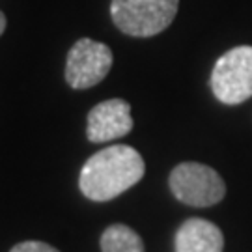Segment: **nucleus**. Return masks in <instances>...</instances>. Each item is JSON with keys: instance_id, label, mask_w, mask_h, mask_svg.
I'll return each mask as SVG.
<instances>
[{"instance_id": "nucleus-2", "label": "nucleus", "mask_w": 252, "mask_h": 252, "mask_svg": "<svg viewBox=\"0 0 252 252\" xmlns=\"http://www.w3.org/2000/svg\"><path fill=\"white\" fill-rule=\"evenodd\" d=\"M180 0H112L110 15L124 34L152 37L170 27Z\"/></svg>"}, {"instance_id": "nucleus-4", "label": "nucleus", "mask_w": 252, "mask_h": 252, "mask_svg": "<svg viewBox=\"0 0 252 252\" xmlns=\"http://www.w3.org/2000/svg\"><path fill=\"white\" fill-rule=\"evenodd\" d=\"M211 90L226 105H237L252 97V47H235L217 60Z\"/></svg>"}, {"instance_id": "nucleus-5", "label": "nucleus", "mask_w": 252, "mask_h": 252, "mask_svg": "<svg viewBox=\"0 0 252 252\" xmlns=\"http://www.w3.org/2000/svg\"><path fill=\"white\" fill-rule=\"evenodd\" d=\"M112 67L110 47L90 37H82L67 54L65 81L75 90H86L95 86L108 75Z\"/></svg>"}, {"instance_id": "nucleus-6", "label": "nucleus", "mask_w": 252, "mask_h": 252, "mask_svg": "<svg viewBox=\"0 0 252 252\" xmlns=\"http://www.w3.org/2000/svg\"><path fill=\"white\" fill-rule=\"evenodd\" d=\"M133 129V116L131 105L124 99H108L90 110L88 114V127L86 135L94 144L116 140L131 133Z\"/></svg>"}, {"instance_id": "nucleus-9", "label": "nucleus", "mask_w": 252, "mask_h": 252, "mask_svg": "<svg viewBox=\"0 0 252 252\" xmlns=\"http://www.w3.org/2000/svg\"><path fill=\"white\" fill-rule=\"evenodd\" d=\"M9 252H60V251H56L54 247L41 243V241H25V243L15 245Z\"/></svg>"}, {"instance_id": "nucleus-8", "label": "nucleus", "mask_w": 252, "mask_h": 252, "mask_svg": "<svg viewBox=\"0 0 252 252\" xmlns=\"http://www.w3.org/2000/svg\"><path fill=\"white\" fill-rule=\"evenodd\" d=\"M101 252H144V241L133 228L112 224L101 235Z\"/></svg>"}, {"instance_id": "nucleus-3", "label": "nucleus", "mask_w": 252, "mask_h": 252, "mask_svg": "<svg viewBox=\"0 0 252 252\" xmlns=\"http://www.w3.org/2000/svg\"><path fill=\"white\" fill-rule=\"evenodd\" d=\"M172 194L192 207L215 206L224 198L226 185L211 166L200 162H181L168 178Z\"/></svg>"}, {"instance_id": "nucleus-1", "label": "nucleus", "mask_w": 252, "mask_h": 252, "mask_svg": "<svg viewBox=\"0 0 252 252\" xmlns=\"http://www.w3.org/2000/svg\"><path fill=\"white\" fill-rule=\"evenodd\" d=\"M142 155L131 146H108L94 153L84 162L79 176V187L86 198L108 202L126 192L144 178Z\"/></svg>"}, {"instance_id": "nucleus-10", "label": "nucleus", "mask_w": 252, "mask_h": 252, "mask_svg": "<svg viewBox=\"0 0 252 252\" xmlns=\"http://www.w3.org/2000/svg\"><path fill=\"white\" fill-rule=\"evenodd\" d=\"M4 30H6V15L0 11V36L4 34Z\"/></svg>"}, {"instance_id": "nucleus-7", "label": "nucleus", "mask_w": 252, "mask_h": 252, "mask_svg": "<svg viewBox=\"0 0 252 252\" xmlns=\"http://www.w3.org/2000/svg\"><path fill=\"white\" fill-rule=\"evenodd\" d=\"M224 237L209 220L189 219L176 234V252H222Z\"/></svg>"}]
</instances>
